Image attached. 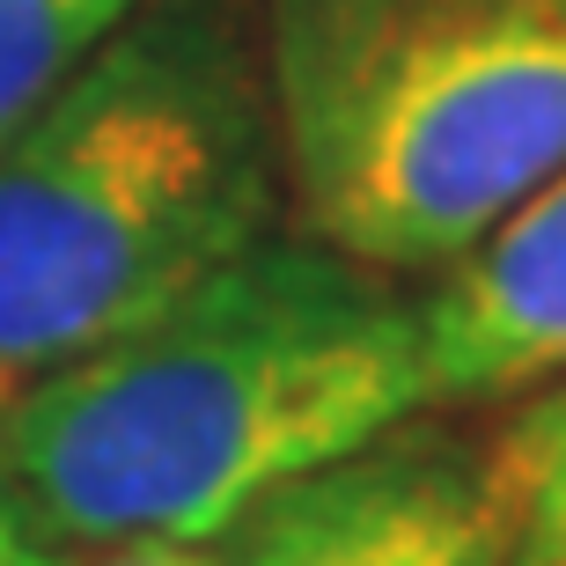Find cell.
<instances>
[{
  "label": "cell",
  "mask_w": 566,
  "mask_h": 566,
  "mask_svg": "<svg viewBox=\"0 0 566 566\" xmlns=\"http://www.w3.org/2000/svg\"><path fill=\"white\" fill-rule=\"evenodd\" d=\"M434 405L523 398L566 376V169L420 287Z\"/></svg>",
  "instance_id": "obj_5"
},
{
  "label": "cell",
  "mask_w": 566,
  "mask_h": 566,
  "mask_svg": "<svg viewBox=\"0 0 566 566\" xmlns=\"http://www.w3.org/2000/svg\"><path fill=\"white\" fill-rule=\"evenodd\" d=\"M294 229L427 280L566 169V0H265Z\"/></svg>",
  "instance_id": "obj_3"
},
{
  "label": "cell",
  "mask_w": 566,
  "mask_h": 566,
  "mask_svg": "<svg viewBox=\"0 0 566 566\" xmlns=\"http://www.w3.org/2000/svg\"><path fill=\"white\" fill-rule=\"evenodd\" d=\"M88 566H221V545H169V537H133V545H104V559Z\"/></svg>",
  "instance_id": "obj_8"
},
{
  "label": "cell",
  "mask_w": 566,
  "mask_h": 566,
  "mask_svg": "<svg viewBox=\"0 0 566 566\" xmlns=\"http://www.w3.org/2000/svg\"><path fill=\"white\" fill-rule=\"evenodd\" d=\"M0 566H60L52 545H44V530L22 515V501L0 485Z\"/></svg>",
  "instance_id": "obj_9"
},
{
  "label": "cell",
  "mask_w": 566,
  "mask_h": 566,
  "mask_svg": "<svg viewBox=\"0 0 566 566\" xmlns=\"http://www.w3.org/2000/svg\"><path fill=\"white\" fill-rule=\"evenodd\" d=\"M140 0H0V140L60 96L74 66L133 15Z\"/></svg>",
  "instance_id": "obj_7"
},
{
  "label": "cell",
  "mask_w": 566,
  "mask_h": 566,
  "mask_svg": "<svg viewBox=\"0 0 566 566\" xmlns=\"http://www.w3.org/2000/svg\"><path fill=\"white\" fill-rule=\"evenodd\" d=\"M221 566H501L493 471L471 441L405 420L258 501Z\"/></svg>",
  "instance_id": "obj_4"
},
{
  "label": "cell",
  "mask_w": 566,
  "mask_h": 566,
  "mask_svg": "<svg viewBox=\"0 0 566 566\" xmlns=\"http://www.w3.org/2000/svg\"><path fill=\"white\" fill-rule=\"evenodd\" d=\"M485 471L501 507V566H566V376L523 390Z\"/></svg>",
  "instance_id": "obj_6"
},
{
  "label": "cell",
  "mask_w": 566,
  "mask_h": 566,
  "mask_svg": "<svg viewBox=\"0 0 566 566\" xmlns=\"http://www.w3.org/2000/svg\"><path fill=\"white\" fill-rule=\"evenodd\" d=\"M427 405L420 294L273 229L163 316L8 390L0 485L66 545H221Z\"/></svg>",
  "instance_id": "obj_1"
},
{
  "label": "cell",
  "mask_w": 566,
  "mask_h": 566,
  "mask_svg": "<svg viewBox=\"0 0 566 566\" xmlns=\"http://www.w3.org/2000/svg\"><path fill=\"white\" fill-rule=\"evenodd\" d=\"M265 44L235 0H140L0 140V398L280 229Z\"/></svg>",
  "instance_id": "obj_2"
}]
</instances>
